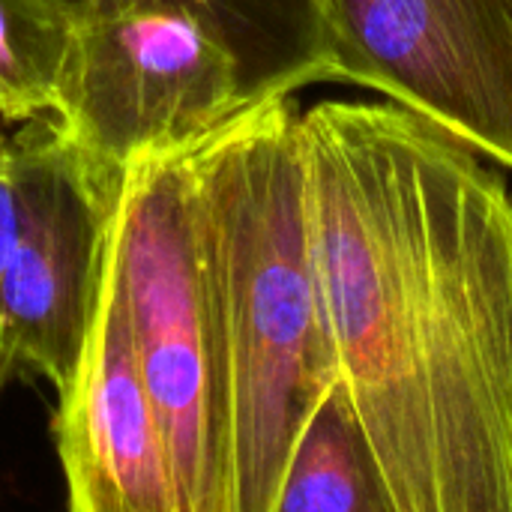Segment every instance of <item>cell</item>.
<instances>
[{"instance_id": "2", "label": "cell", "mask_w": 512, "mask_h": 512, "mask_svg": "<svg viewBox=\"0 0 512 512\" xmlns=\"http://www.w3.org/2000/svg\"><path fill=\"white\" fill-rule=\"evenodd\" d=\"M186 156L228 345L234 512H273L288 456L336 384L294 96L246 108Z\"/></svg>"}, {"instance_id": "11", "label": "cell", "mask_w": 512, "mask_h": 512, "mask_svg": "<svg viewBox=\"0 0 512 512\" xmlns=\"http://www.w3.org/2000/svg\"><path fill=\"white\" fill-rule=\"evenodd\" d=\"M15 357H12V351L6 348V342L0 339V393H3V387H6V381L12 378V372H15Z\"/></svg>"}, {"instance_id": "8", "label": "cell", "mask_w": 512, "mask_h": 512, "mask_svg": "<svg viewBox=\"0 0 512 512\" xmlns=\"http://www.w3.org/2000/svg\"><path fill=\"white\" fill-rule=\"evenodd\" d=\"M72 3V0H69ZM201 12L234 51L249 102L294 96L321 81L324 0H180Z\"/></svg>"}, {"instance_id": "6", "label": "cell", "mask_w": 512, "mask_h": 512, "mask_svg": "<svg viewBox=\"0 0 512 512\" xmlns=\"http://www.w3.org/2000/svg\"><path fill=\"white\" fill-rule=\"evenodd\" d=\"M54 444L66 512H180L168 444L138 372L108 249L81 357L57 390Z\"/></svg>"}, {"instance_id": "1", "label": "cell", "mask_w": 512, "mask_h": 512, "mask_svg": "<svg viewBox=\"0 0 512 512\" xmlns=\"http://www.w3.org/2000/svg\"><path fill=\"white\" fill-rule=\"evenodd\" d=\"M306 222L342 396L393 512H512V195L393 105L300 111Z\"/></svg>"}, {"instance_id": "4", "label": "cell", "mask_w": 512, "mask_h": 512, "mask_svg": "<svg viewBox=\"0 0 512 512\" xmlns=\"http://www.w3.org/2000/svg\"><path fill=\"white\" fill-rule=\"evenodd\" d=\"M63 138L111 183L186 153L252 108L222 33L180 0H72Z\"/></svg>"}, {"instance_id": "9", "label": "cell", "mask_w": 512, "mask_h": 512, "mask_svg": "<svg viewBox=\"0 0 512 512\" xmlns=\"http://www.w3.org/2000/svg\"><path fill=\"white\" fill-rule=\"evenodd\" d=\"M273 512H393L339 381L306 420Z\"/></svg>"}, {"instance_id": "10", "label": "cell", "mask_w": 512, "mask_h": 512, "mask_svg": "<svg viewBox=\"0 0 512 512\" xmlns=\"http://www.w3.org/2000/svg\"><path fill=\"white\" fill-rule=\"evenodd\" d=\"M69 0H0V120L54 117L72 60Z\"/></svg>"}, {"instance_id": "5", "label": "cell", "mask_w": 512, "mask_h": 512, "mask_svg": "<svg viewBox=\"0 0 512 512\" xmlns=\"http://www.w3.org/2000/svg\"><path fill=\"white\" fill-rule=\"evenodd\" d=\"M321 81L375 90L512 171V0H324Z\"/></svg>"}, {"instance_id": "3", "label": "cell", "mask_w": 512, "mask_h": 512, "mask_svg": "<svg viewBox=\"0 0 512 512\" xmlns=\"http://www.w3.org/2000/svg\"><path fill=\"white\" fill-rule=\"evenodd\" d=\"M186 153L138 162L120 177L108 267L180 512H234L228 345Z\"/></svg>"}, {"instance_id": "7", "label": "cell", "mask_w": 512, "mask_h": 512, "mask_svg": "<svg viewBox=\"0 0 512 512\" xmlns=\"http://www.w3.org/2000/svg\"><path fill=\"white\" fill-rule=\"evenodd\" d=\"M117 189L69 144L0 276V339L57 390L90 330Z\"/></svg>"}]
</instances>
